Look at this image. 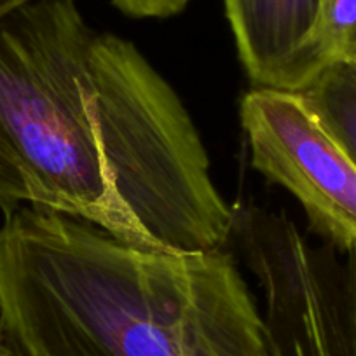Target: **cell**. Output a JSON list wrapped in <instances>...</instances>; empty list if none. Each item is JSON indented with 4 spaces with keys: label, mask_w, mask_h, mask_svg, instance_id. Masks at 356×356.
<instances>
[{
    "label": "cell",
    "mask_w": 356,
    "mask_h": 356,
    "mask_svg": "<svg viewBox=\"0 0 356 356\" xmlns=\"http://www.w3.org/2000/svg\"><path fill=\"white\" fill-rule=\"evenodd\" d=\"M22 207L170 253L224 248L236 224L177 91L75 0L0 16V210Z\"/></svg>",
    "instance_id": "obj_1"
},
{
    "label": "cell",
    "mask_w": 356,
    "mask_h": 356,
    "mask_svg": "<svg viewBox=\"0 0 356 356\" xmlns=\"http://www.w3.org/2000/svg\"><path fill=\"white\" fill-rule=\"evenodd\" d=\"M9 356H273L231 253L154 252L22 207L0 227Z\"/></svg>",
    "instance_id": "obj_2"
},
{
    "label": "cell",
    "mask_w": 356,
    "mask_h": 356,
    "mask_svg": "<svg viewBox=\"0 0 356 356\" xmlns=\"http://www.w3.org/2000/svg\"><path fill=\"white\" fill-rule=\"evenodd\" d=\"M239 246L273 356H356V250L313 245L290 218L253 225Z\"/></svg>",
    "instance_id": "obj_3"
},
{
    "label": "cell",
    "mask_w": 356,
    "mask_h": 356,
    "mask_svg": "<svg viewBox=\"0 0 356 356\" xmlns=\"http://www.w3.org/2000/svg\"><path fill=\"white\" fill-rule=\"evenodd\" d=\"M252 166L289 191L339 252L356 250V166L311 114L302 95L253 88L239 107Z\"/></svg>",
    "instance_id": "obj_4"
},
{
    "label": "cell",
    "mask_w": 356,
    "mask_h": 356,
    "mask_svg": "<svg viewBox=\"0 0 356 356\" xmlns=\"http://www.w3.org/2000/svg\"><path fill=\"white\" fill-rule=\"evenodd\" d=\"M224 6L253 88L300 93L313 84L306 49L320 0H224Z\"/></svg>",
    "instance_id": "obj_5"
},
{
    "label": "cell",
    "mask_w": 356,
    "mask_h": 356,
    "mask_svg": "<svg viewBox=\"0 0 356 356\" xmlns=\"http://www.w3.org/2000/svg\"><path fill=\"white\" fill-rule=\"evenodd\" d=\"M300 95L311 114L356 166V67L332 65Z\"/></svg>",
    "instance_id": "obj_6"
},
{
    "label": "cell",
    "mask_w": 356,
    "mask_h": 356,
    "mask_svg": "<svg viewBox=\"0 0 356 356\" xmlns=\"http://www.w3.org/2000/svg\"><path fill=\"white\" fill-rule=\"evenodd\" d=\"M306 56L314 79L332 65L356 67V0H320Z\"/></svg>",
    "instance_id": "obj_7"
},
{
    "label": "cell",
    "mask_w": 356,
    "mask_h": 356,
    "mask_svg": "<svg viewBox=\"0 0 356 356\" xmlns=\"http://www.w3.org/2000/svg\"><path fill=\"white\" fill-rule=\"evenodd\" d=\"M191 0H112V4L131 18H170L180 15Z\"/></svg>",
    "instance_id": "obj_8"
},
{
    "label": "cell",
    "mask_w": 356,
    "mask_h": 356,
    "mask_svg": "<svg viewBox=\"0 0 356 356\" xmlns=\"http://www.w3.org/2000/svg\"><path fill=\"white\" fill-rule=\"evenodd\" d=\"M29 2H32V0H0V16L8 15L13 9L29 4Z\"/></svg>",
    "instance_id": "obj_9"
}]
</instances>
